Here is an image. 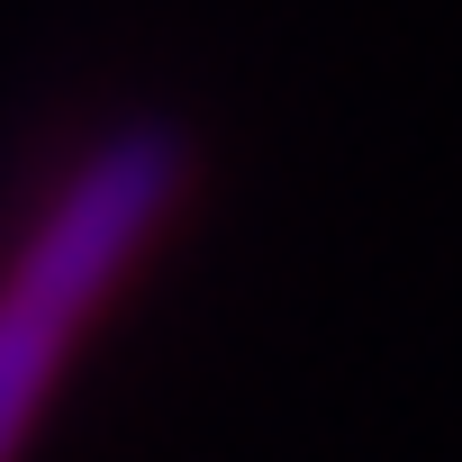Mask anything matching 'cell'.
<instances>
[{
	"label": "cell",
	"mask_w": 462,
	"mask_h": 462,
	"mask_svg": "<svg viewBox=\"0 0 462 462\" xmlns=\"http://www.w3.org/2000/svg\"><path fill=\"white\" fill-rule=\"evenodd\" d=\"M208 145L172 109H109L55 145L0 226V462H28L82 354L199 208Z\"/></svg>",
	"instance_id": "cell-1"
}]
</instances>
